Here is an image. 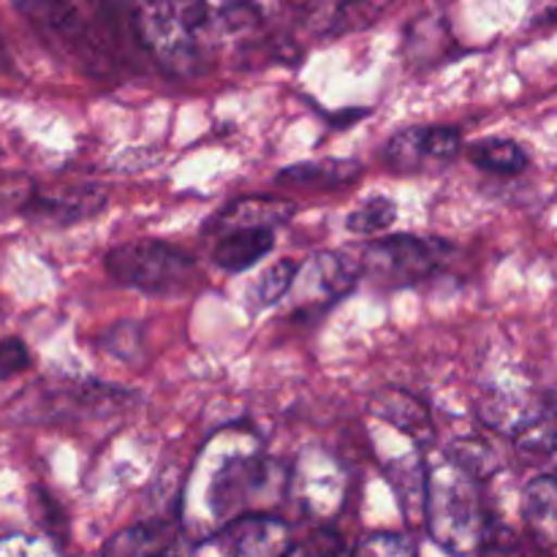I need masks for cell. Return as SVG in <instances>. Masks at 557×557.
I'll use <instances>...</instances> for the list:
<instances>
[{
	"mask_svg": "<svg viewBox=\"0 0 557 557\" xmlns=\"http://www.w3.org/2000/svg\"><path fill=\"white\" fill-rule=\"evenodd\" d=\"M286 482L283 468L261 451V441L253 433L226 430L201 449L185 498L199 495L207 515L212 520H226L228 525V517L237 515L239 520V511L250 504L281 495Z\"/></svg>",
	"mask_w": 557,
	"mask_h": 557,
	"instance_id": "6da1fadb",
	"label": "cell"
},
{
	"mask_svg": "<svg viewBox=\"0 0 557 557\" xmlns=\"http://www.w3.org/2000/svg\"><path fill=\"white\" fill-rule=\"evenodd\" d=\"M424 517L430 536L455 555H468L482 539V504L476 476L438 455L424 468Z\"/></svg>",
	"mask_w": 557,
	"mask_h": 557,
	"instance_id": "7a4b0ae2",
	"label": "cell"
},
{
	"mask_svg": "<svg viewBox=\"0 0 557 557\" xmlns=\"http://www.w3.org/2000/svg\"><path fill=\"white\" fill-rule=\"evenodd\" d=\"M128 22L147 52L172 74L190 76L205 65L207 38L185 0H131Z\"/></svg>",
	"mask_w": 557,
	"mask_h": 557,
	"instance_id": "3957f363",
	"label": "cell"
},
{
	"mask_svg": "<svg viewBox=\"0 0 557 557\" xmlns=\"http://www.w3.org/2000/svg\"><path fill=\"white\" fill-rule=\"evenodd\" d=\"M103 267L123 286L156 297L183 294L196 277L194 256L177 245L156 243V239L117 245L107 253Z\"/></svg>",
	"mask_w": 557,
	"mask_h": 557,
	"instance_id": "277c9868",
	"label": "cell"
},
{
	"mask_svg": "<svg viewBox=\"0 0 557 557\" xmlns=\"http://www.w3.org/2000/svg\"><path fill=\"white\" fill-rule=\"evenodd\" d=\"M446 248L438 239L413 237V234H395V237L375 239L364 250V270L370 277L389 288L413 286L422 283L444 264Z\"/></svg>",
	"mask_w": 557,
	"mask_h": 557,
	"instance_id": "5b68a950",
	"label": "cell"
},
{
	"mask_svg": "<svg viewBox=\"0 0 557 557\" xmlns=\"http://www.w3.org/2000/svg\"><path fill=\"white\" fill-rule=\"evenodd\" d=\"M460 147V134L449 125H413L386 141L384 161L397 174H422L455 161Z\"/></svg>",
	"mask_w": 557,
	"mask_h": 557,
	"instance_id": "8992f818",
	"label": "cell"
},
{
	"mask_svg": "<svg viewBox=\"0 0 557 557\" xmlns=\"http://www.w3.org/2000/svg\"><path fill=\"white\" fill-rule=\"evenodd\" d=\"M11 3L49 41L58 44L71 58L82 60L87 71H96L98 49L92 47V38L82 22L79 11H76L74 0H11Z\"/></svg>",
	"mask_w": 557,
	"mask_h": 557,
	"instance_id": "52a82bcc",
	"label": "cell"
},
{
	"mask_svg": "<svg viewBox=\"0 0 557 557\" xmlns=\"http://www.w3.org/2000/svg\"><path fill=\"white\" fill-rule=\"evenodd\" d=\"M205 547L218 557H283L288 549V525L270 515H245L223 525Z\"/></svg>",
	"mask_w": 557,
	"mask_h": 557,
	"instance_id": "ba28073f",
	"label": "cell"
},
{
	"mask_svg": "<svg viewBox=\"0 0 557 557\" xmlns=\"http://www.w3.org/2000/svg\"><path fill=\"white\" fill-rule=\"evenodd\" d=\"M288 487L299 495V506L310 515H330L341 509L343 493H346V476L341 466L330 455L321 451H305L297 468L288 476Z\"/></svg>",
	"mask_w": 557,
	"mask_h": 557,
	"instance_id": "9c48e42d",
	"label": "cell"
},
{
	"mask_svg": "<svg viewBox=\"0 0 557 557\" xmlns=\"http://www.w3.org/2000/svg\"><path fill=\"white\" fill-rule=\"evenodd\" d=\"M359 272L362 267L346 253H315L308 264L299 267L294 288H302L305 305H332L357 286Z\"/></svg>",
	"mask_w": 557,
	"mask_h": 557,
	"instance_id": "30bf717a",
	"label": "cell"
},
{
	"mask_svg": "<svg viewBox=\"0 0 557 557\" xmlns=\"http://www.w3.org/2000/svg\"><path fill=\"white\" fill-rule=\"evenodd\" d=\"M368 413L375 422L386 424L395 433L411 438L417 446H428L433 441L435 428L424 403L403 389H381L368 400Z\"/></svg>",
	"mask_w": 557,
	"mask_h": 557,
	"instance_id": "8fae6325",
	"label": "cell"
},
{
	"mask_svg": "<svg viewBox=\"0 0 557 557\" xmlns=\"http://www.w3.org/2000/svg\"><path fill=\"white\" fill-rule=\"evenodd\" d=\"M207 41L237 38L261 20V0H185Z\"/></svg>",
	"mask_w": 557,
	"mask_h": 557,
	"instance_id": "7c38bea8",
	"label": "cell"
},
{
	"mask_svg": "<svg viewBox=\"0 0 557 557\" xmlns=\"http://www.w3.org/2000/svg\"><path fill=\"white\" fill-rule=\"evenodd\" d=\"M107 205V194L96 185H76V188L54 190V194H33L27 201V212L44 223L69 226L96 215Z\"/></svg>",
	"mask_w": 557,
	"mask_h": 557,
	"instance_id": "4fadbf2b",
	"label": "cell"
},
{
	"mask_svg": "<svg viewBox=\"0 0 557 557\" xmlns=\"http://www.w3.org/2000/svg\"><path fill=\"white\" fill-rule=\"evenodd\" d=\"M359 177H362V166L351 158H321V161H305L281 169L277 185L305 190H337L357 183Z\"/></svg>",
	"mask_w": 557,
	"mask_h": 557,
	"instance_id": "5bb4252c",
	"label": "cell"
},
{
	"mask_svg": "<svg viewBox=\"0 0 557 557\" xmlns=\"http://www.w3.org/2000/svg\"><path fill=\"white\" fill-rule=\"evenodd\" d=\"M294 210L297 205L283 196H245V199L232 201L218 215V226H223L226 232H237V228H272L275 232L277 223H286Z\"/></svg>",
	"mask_w": 557,
	"mask_h": 557,
	"instance_id": "9a60e30c",
	"label": "cell"
},
{
	"mask_svg": "<svg viewBox=\"0 0 557 557\" xmlns=\"http://www.w3.org/2000/svg\"><path fill=\"white\" fill-rule=\"evenodd\" d=\"M272 248H275L272 228H237V232H223L212 248V261L223 272H245L272 253Z\"/></svg>",
	"mask_w": 557,
	"mask_h": 557,
	"instance_id": "2e32d148",
	"label": "cell"
},
{
	"mask_svg": "<svg viewBox=\"0 0 557 557\" xmlns=\"http://www.w3.org/2000/svg\"><path fill=\"white\" fill-rule=\"evenodd\" d=\"M522 515H525L528 528L539 544L553 547L557 544V479L539 476L525 487L522 498Z\"/></svg>",
	"mask_w": 557,
	"mask_h": 557,
	"instance_id": "e0dca14e",
	"label": "cell"
},
{
	"mask_svg": "<svg viewBox=\"0 0 557 557\" xmlns=\"http://www.w3.org/2000/svg\"><path fill=\"white\" fill-rule=\"evenodd\" d=\"M468 156L479 169L493 174H517L528 166V152L517 141L504 139V136L473 141L468 147Z\"/></svg>",
	"mask_w": 557,
	"mask_h": 557,
	"instance_id": "ac0fdd59",
	"label": "cell"
},
{
	"mask_svg": "<svg viewBox=\"0 0 557 557\" xmlns=\"http://www.w3.org/2000/svg\"><path fill=\"white\" fill-rule=\"evenodd\" d=\"M299 261L281 259L275 264L267 267L259 275V281L248 288V302L253 310H267L275 302H281L288 292L294 288V281L299 275Z\"/></svg>",
	"mask_w": 557,
	"mask_h": 557,
	"instance_id": "d6986e66",
	"label": "cell"
},
{
	"mask_svg": "<svg viewBox=\"0 0 557 557\" xmlns=\"http://www.w3.org/2000/svg\"><path fill=\"white\" fill-rule=\"evenodd\" d=\"M395 201L386 199V196H370L362 205L354 207L351 215L346 218V228L359 237H375V234H384L395 223Z\"/></svg>",
	"mask_w": 557,
	"mask_h": 557,
	"instance_id": "ffe728a7",
	"label": "cell"
},
{
	"mask_svg": "<svg viewBox=\"0 0 557 557\" xmlns=\"http://www.w3.org/2000/svg\"><path fill=\"white\" fill-rule=\"evenodd\" d=\"M103 557H163V549L158 533L152 528L139 525L109 539Z\"/></svg>",
	"mask_w": 557,
	"mask_h": 557,
	"instance_id": "44dd1931",
	"label": "cell"
},
{
	"mask_svg": "<svg viewBox=\"0 0 557 557\" xmlns=\"http://www.w3.org/2000/svg\"><path fill=\"white\" fill-rule=\"evenodd\" d=\"M103 351L123 359V362H134L136 351H141V326L134 324V321H123V324L112 326L109 335L103 337Z\"/></svg>",
	"mask_w": 557,
	"mask_h": 557,
	"instance_id": "7402d4cb",
	"label": "cell"
},
{
	"mask_svg": "<svg viewBox=\"0 0 557 557\" xmlns=\"http://www.w3.org/2000/svg\"><path fill=\"white\" fill-rule=\"evenodd\" d=\"M30 368V351L20 337H3L0 341V381L25 373Z\"/></svg>",
	"mask_w": 557,
	"mask_h": 557,
	"instance_id": "603a6c76",
	"label": "cell"
},
{
	"mask_svg": "<svg viewBox=\"0 0 557 557\" xmlns=\"http://www.w3.org/2000/svg\"><path fill=\"white\" fill-rule=\"evenodd\" d=\"M0 557H60L58 549L44 539L5 536L0 539Z\"/></svg>",
	"mask_w": 557,
	"mask_h": 557,
	"instance_id": "cb8c5ba5",
	"label": "cell"
},
{
	"mask_svg": "<svg viewBox=\"0 0 557 557\" xmlns=\"http://www.w3.org/2000/svg\"><path fill=\"white\" fill-rule=\"evenodd\" d=\"M354 557H411V547H408L406 539L379 533V536L364 539Z\"/></svg>",
	"mask_w": 557,
	"mask_h": 557,
	"instance_id": "d4e9b609",
	"label": "cell"
},
{
	"mask_svg": "<svg viewBox=\"0 0 557 557\" xmlns=\"http://www.w3.org/2000/svg\"><path fill=\"white\" fill-rule=\"evenodd\" d=\"M337 553H341V539L335 533L324 531L315 533L310 542L299 544V547H288L283 557H335Z\"/></svg>",
	"mask_w": 557,
	"mask_h": 557,
	"instance_id": "484cf974",
	"label": "cell"
}]
</instances>
